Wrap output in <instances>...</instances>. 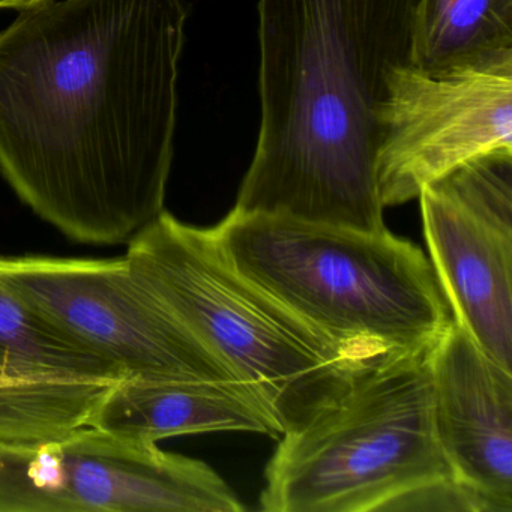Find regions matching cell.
<instances>
[{
	"label": "cell",
	"mask_w": 512,
	"mask_h": 512,
	"mask_svg": "<svg viewBox=\"0 0 512 512\" xmlns=\"http://www.w3.org/2000/svg\"><path fill=\"white\" fill-rule=\"evenodd\" d=\"M374 176L383 208L488 152L512 151V58L427 74L392 68L376 115Z\"/></svg>",
	"instance_id": "ba28073f"
},
{
	"label": "cell",
	"mask_w": 512,
	"mask_h": 512,
	"mask_svg": "<svg viewBox=\"0 0 512 512\" xmlns=\"http://www.w3.org/2000/svg\"><path fill=\"white\" fill-rule=\"evenodd\" d=\"M203 461L101 428L0 442V512H241Z\"/></svg>",
	"instance_id": "52a82bcc"
},
{
	"label": "cell",
	"mask_w": 512,
	"mask_h": 512,
	"mask_svg": "<svg viewBox=\"0 0 512 512\" xmlns=\"http://www.w3.org/2000/svg\"><path fill=\"white\" fill-rule=\"evenodd\" d=\"M211 233L235 271L359 358L428 349L454 322L425 254L386 229L233 209Z\"/></svg>",
	"instance_id": "3957f363"
},
{
	"label": "cell",
	"mask_w": 512,
	"mask_h": 512,
	"mask_svg": "<svg viewBox=\"0 0 512 512\" xmlns=\"http://www.w3.org/2000/svg\"><path fill=\"white\" fill-rule=\"evenodd\" d=\"M127 247L136 277L229 368L274 437L307 421L371 361L347 352L235 271L211 229L164 211Z\"/></svg>",
	"instance_id": "277c9868"
},
{
	"label": "cell",
	"mask_w": 512,
	"mask_h": 512,
	"mask_svg": "<svg viewBox=\"0 0 512 512\" xmlns=\"http://www.w3.org/2000/svg\"><path fill=\"white\" fill-rule=\"evenodd\" d=\"M419 0H259L260 130L235 211L382 232L376 115Z\"/></svg>",
	"instance_id": "7a4b0ae2"
},
{
	"label": "cell",
	"mask_w": 512,
	"mask_h": 512,
	"mask_svg": "<svg viewBox=\"0 0 512 512\" xmlns=\"http://www.w3.org/2000/svg\"><path fill=\"white\" fill-rule=\"evenodd\" d=\"M89 425L152 443L181 434L215 431L274 436L259 410L238 392L194 382L119 380Z\"/></svg>",
	"instance_id": "7c38bea8"
},
{
	"label": "cell",
	"mask_w": 512,
	"mask_h": 512,
	"mask_svg": "<svg viewBox=\"0 0 512 512\" xmlns=\"http://www.w3.org/2000/svg\"><path fill=\"white\" fill-rule=\"evenodd\" d=\"M418 197L430 263L454 322L512 371V151L472 158Z\"/></svg>",
	"instance_id": "9c48e42d"
},
{
	"label": "cell",
	"mask_w": 512,
	"mask_h": 512,
	"mask_svg": "<svg viewBox=\"0 0 512 512\" xmlns=\"http://www.w3.org/2000/svg\"><path fill=\"white\" fill-rule=\"evenodd\" d=\"M433 427L451 479L484 512H512V371L452 322L428 350Z\"/></svg>",
	"instance_id": "8fae6325"
},
{
	"label": "cell",
	"mask_w": 512,
	"mask_h": 512,
	"mask_svg": "<svg viewBox=\"0 0 512 512\" xmlns=\"http://www.w3.org/2000/svg\"><path fill=\"white\" fill-rule=\"evenodd\" d=\"M185 0H53L0 32V173L41 220L130 244L164 211Z\"/></svg>",
	"instance_id": "6da1fadb"
},
{
	"label": "cell",
	"mask_w": 512,
	"mask_h": 512,
	"mask_svg": "<svg viewBox=\"0 0 512 512\" xmlns=\"http://www.w3.org/2000/svg\"><path fill=\"white\" fill-rule=\"evenodd\" d=\"M125 374L0 283V442L44 443L86 427Z\"/></svg>",
	"instance_id": "30bf717a"
},
{
	"label": "cell",
	"mask_w": 512,
	"mask_h": 512,
	"mask_svg": "<svg viewBox=\"0 0 512 512\" xmlns=\"http://www.w3.org/2000/svg\"><path fill=\"white\" fill-rule=\"evenodd\" d=\"M428 350L365 362L283 434L266 466L263 511H391L452 481L434 433Z\"/></svg>",
	"instance_id": "5b68a950"
},
{
	"label": "cell",
	"mask_w": 512,
	"mask_h": 512,
	"mask_svg": "<svg viewBox=\"0 0 512 512\" xmlns=\"http://www.w3.org/2000/svg\"><path fill=\"white\" fill-rule=\"evenodd\" d=\"M512 58V0H419L412 65L446 74Z\"/></svg>",
	"instance_id": "4fadbf2b"
},
{
	"label": "cell",
	"mask_w": 512,
	"mask_h": 512,
	"mask_svg": "<svg viewBox=\"0 0 512 512\" xmlns=\"http://www.w3.org/2000/svg\"><path fill=\"white\" fill-rule=\"evenodd\" d=\"M49 2H53V0H0V10H14L19 13V11L40 7Z\"/></svg>",
	"instance_id": "5bb4252c"
},
{
	"label": "cell",
	"mask_w": 512,
	"mask_h": 512,
	"mask_svg": "<svg viewBox=\"0 0 512 512\" xmlns=\"http://www.w3.org/2000/svg\"><path fill=\"white\" fill-rule=\"evenodd\" d=\"M0 283L127 379L209 383L248 401L229 368L136 277L125 256H0Z\"/></svg>",
	"instance_id": "8992f818"
}]
</instances>
